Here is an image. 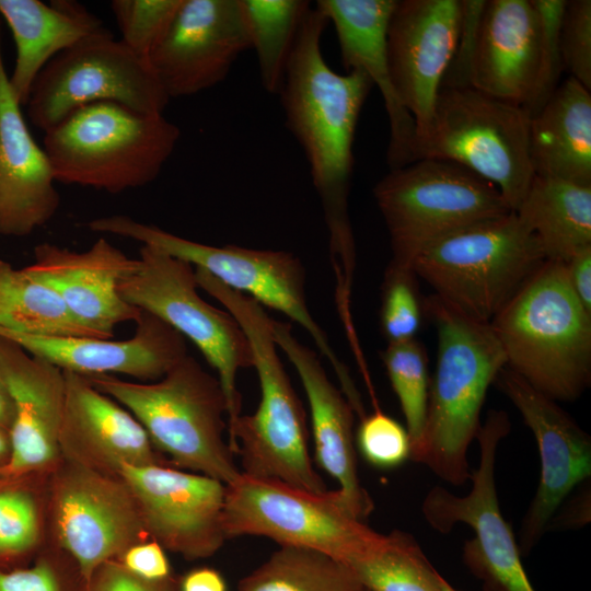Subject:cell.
I'll use <instances>...</instances> for the list:
<instances>
[{"label":"cell","instance_id":"1","mask_svg":"<svg viewBox=\"0 0 591 591\" xmlns=\"http://www.w3.org/2000/svg\"><path fill=\"white\" fill-rule=\"evenodd\" d=\"M315 7L306 13L279 95L286 127L301 147L321 200L337 289L351 288L356 263L349 218L354 139L373 84L359 69L345 73L325 60L322 37L328 25Z\"/></svg>","mask_w":591,"mask_h":591},{"label":"cell","instance_id":"2","mask_svg":"<svg viewBox=\"0 0 591 591\" xmlns=\"http://www.w3.org/2000/svg\"><path fill=\"white\" fill-rule=\"evenodd\" d=\"M195 275L198 288L221 303L243 329L259 382L256 410L228 424V442L241 459V472L309 491L327 490L312 464L305 413L278 354L271 317L257 301L205 269L195 268Z\"/></svg>","mask_w":591,"mask_h":591},{"label":"cell","instance_id":"3","mask_svg":"<svg viewBox=\"0 0 591 591\" xmlns=\"http://www.w3.org/2000/svg\"><path fill=\"white\" fill-rule=\"evenodd\" d=\"M424 312L436 327L438 351L422 441L410 459L460 486L471 478L467 450L482 426L487 390L506 358L489 323L460 313L434 294L424 300Z\"/></svg>","mask_w":591,"mask_h":591},{"label":"cell","instance_id":"4","mask_svg":"<svg viewBox=\"0 0 591 591\" xmlns=\"http://www.w3.org/2000/svg\"><path fill=\"white\" fill-rule=\"evenodd\" d=\"M506 367L554 401H575L591 379V313L565 263L545 260L489 323Z\"/></svg>","mask_w":591,"mask_h":591},{"label":"cell","instance_id":"5","mask_svg":"<svg viewBox=\"0 0 591 591\" xmlns=\"http://www.w3.org/2000/svg\"><path fill=\"white\" fill-rule=\"evenodd\" d=\"M128 409L158 452L176 466L228 485L241 474L224 439L227 399L217 375L188 354L161 379L130 382L112 374L86 376Z\"/></svg>","mask_w":591,"mask_h":591},{"label":"cell","instance_id":"6","mask_svg":"<svg viewBox=\"0 0 591 591\" xmlns=\"http://www.w3.org/2000/svg\"><path fill=\"white\" fill-rule=\"evenodd\" d=\"M181 138L163 114L103 101L81 106L45 131L56 182L117 194L153 182Z\"/></svg>","mask_w":591,"mask_h":591},{"label":"cell","instance_id":"7","mask_svg":"<svg viewBox=\"0 0 591 591\" xmlns=\"http://www.w3.org/2000/svg\"><path fill=\"white\" fill-rule=\"evenodd\" d=\"M91 231L113 234L159 248L202 268L229 288L260 305L276 310L301 326L318 352L331 363L340 390L357 414L363 412L358 390L308 306L305 269L292 253L237 245L212 246L195 242L126 215L100 217L85 224Z\"/></svg>","mask_w":591,"mask_h":591},{"label":"cell","instance_id":"8","mask_svg":"<svg viewBox=\"0 0 591 591\" xmlns=\"http://www.w3.org/2000/svg\"><path fill=\"white\" fill-rule=\"evenodd\" d=\"M545 260L536 235L510 212L445 235L412 268L444 303L490 323Z\"/></svg>","mask_w":591,"mask_h":591},{"label":"cell","instance_id":"9","mask_svg":"<svg viewBox=\"0 0 591 591\" xmlns=\"http://www.w3.org/2000/svg\"><path fill=\"white\" fill-rule=\"evenodd\" d=\"M529 112L471 86H442L428 130L416 139L420 159L459 164L493 184L515 212L534 178Z\"/></svg>","mask_w":591,"mask_h":591},{"label":"cell","instance_id":"10","mask_svg":"<svg viewBox=\"0 0 591 591\" xmlns=\"http://www.w3.org/2000/svg\"><path fill=\"white\" fill-rule=\"evenodd\" d=\"M373 197L390 236L389 265L404 269H413L416 257L445 235L513 212L493 184L434 159L390 170Z\"/></svg>","mask_w":591,"mask_h":591},{"label":"cell","instance_id":"11","mask_svg":"<svg viewBox=\"0 0 591 591\" xmlns=\"http://www.w3.org/2000/svg\"><path fill=\"white\" fill-rule=\"evenodd\" d=\"M227 538L265 536L280 546L314 549L348 564L382 538L356 518L338 490L314 493L241 474L225 485Z\"/></svg>","mask_w":591,"mask_h":591},{"label":"cell","instance_id":"12","mask_svg":"<svg viewBox=\"0 0 591 591\" xmlns=\"http://www.w3.org/2000/svg\"><path fill=\"white\" fill-rule=\"evenodd\" d=\"M197 289L192 264L148 245L140 247L136 266L118 285L125 302L162 320L200 350L217 372L230 424L241 415L236 378L252 367V351L236 320L209 304Z\"/></svg>","mask_w":591,"mask_h":591},{"label":"cell","instance_id":"13","mask_svg":"<svg viewBox=\"0 0 591 591\" xmlns=\"http://www.w3.org/2000/svg\"><path fill=\"white\" fill-rule=\"evenodd\" d=\"M103 101L143 114H163L170 101L149 61L105 27L55 56L35 79L25 106L31 123L45 132L77 108Z\"/></svg>","mask_w":591,"mask_h":591},{"label":"cell","instance_id":"14","mask_svg":"<svg viewBox=\"0 0 591 591\" xmlns=\"http://www.w3.org/2000/svg\"><path fill=\"white\" fill-rule=\"evenodd\" d=\"M510 427L505 412H489L476 437L479 463L471 474L470 493L457 496L437 486L421 505L424 518L440 533H449L457 523L473 529L475 536L464 544L463 560L483 581L485 591H534L511 526L500 511L495 485L496 452Z\"/></svg>","mask_w":591,"mask_h":591},{"label":"cell","instance_id":"15","mask_svg":"<svg viewBox=\"0 0 591 591\" xmlns=\"http://www.w3.org/2000/svg\"><path fill=\"white\" fill-rule=\"evenodd\" d=\"M65 461L53 484V520L59 544L84 583L101 564L118 559L148 534L120 476Z\"/></svg>","mask_w":591,"mask_h":591},{"label":"cell","instance_id":"16","mask_svg":"<svg viewBox=\"0 0 591 591\" xmlns=\"http://www.w3.org/2000/svg\"><path fill=\"white\" fill-rule=\"evenodd\" d=\"M120 478L130 489L147 534L187 559L213 555L225 542V484L164 464L125 465Z\"/></svg>","mask_w":591,"mask_h":591},{"label":"cell","instance_id":"17","mask_svg":"<svg viewBox=\"0 0 591 591\" xmlns=\"http://www.w3.org/2000/svg\"><path fill=\"white\" fill-rule=\"evenodd\" d=\"M462 0H396L386 28L395 92L414 118L416 139L429 128L437 96L454 57ZM415 146V144H414Z\"/></svg>","mask_w":591,"mask_h":591},{"label":"cell","instance_id":"18","mask_svg":"<svg viewBox=\"0 0 591 591\" xmlns=\"http://www.w3.org/2000/svg\"><path fill=\"white\" fill-rule=\"evenodd\" d=\"M520 412L538 447L541 477L520 531V553H529L567 496L591 475V438L556 403L507 367L495 379Z\"/></svg>","mask_w":591,"mask_h":591},{"label":"cell","instance_id":"19","mask_svg":"<svg viewBox=\"0 0 591 591\" xmlns=\"http://www.w3.org/2000/svg\"><path fill=\"white\" fill-rule=\"evenodd\" d=\"M247 49L237 0H183L148 61L171 100L216 86Z\"/></svg>","mask_w":591,"mask_h":591},{"label":"cell","instance_id":"20","mask_svg":"<svg viewBox=\"0 0 591 591\" xmlns=\"http://www.w3.org/2000/svg\"><path fill=\"white\" fill-rule=\"evenodd\" d=\"M135 266L136 258L100 237L83 252L48 242L38 244L34 262L23 269L54 290L81 325L113 338L115 326L136 322L141 314L118 292L120 280Z\"/></svg>","mask_w":591,"mask_h":591},{"label":"cell","instance_id":"21","mask_svg":"<svg viewBox=\"0 0 591 591\" xmlns=\"http://www.w3.org/2000/svg\"><path fill=\"white\" fill-rule=\"evenodd\" d=\"M0 378L13 408L11 455L3 475L21 476L55 465L61 456L63 371L0 336Z\"/></svg>","mask_w":591,"mask_h":591},{"label":"cell","instance_id":"22","mask_svg":"<svg viewBox=\"0 0 591 591\" xmlns=\"http://www.w3.org/2000/svg\"><path fill=\"white\" fill-rule=\"evenodd\" d=\"M135 323L134 335L124 340L31 335L2 328L0 336L62 371L84 376L120 373L141 382L157 381L187 355L185 338L146 311Z\"/></svg>","mask_w":591,"mask_h":591},{"label":"cell","instance_id":"23","mask_svg":"<svg viewBox=\"0 0 591 591\" xmlns=\"http://www.w3.org/2000/svg\"><path fill=\"white\" fill-rule=\"evenodd\" d=\"M60 453L95 471L119 476L123 466L166 465L136 417L86 376L63 371Z\"/></svg>","mask_w":591,"mask_h":591},{"label":"cell","instance_id":"24","mask_svg":"<svg viewBox=\"0 0 591 591\" xmlns=\"http://www.w3.org/2000/svg\"><path fill=\"white\" fill-rule=\"evenodd\" d=\"M278 349L292 363L305 392L311 414L318 465L339 485L337 489L350 512L363 520L373 501L360 483L354 443V408L331 380L317 354L293 334L290 323L271 318Z\"/></svg>","mask_w":591,"mask_h":591},{"label":"cell","instance_id":"25","mask_svg":"<svg viewBox=\"0 0 591 591\" xmlns=\"http://www.w3.org/2000/svg\"><path fill=\"white\" fill-rule=\"evenodd\" d=\"M5 69L0 21V235L32 234L56 215L51 163L33 138Z\"/></svg>","mask_w":591,"mask_h":591},{"label":"cell","instance_id":"26","mask_svg":"<svg viewBox=\"0 0 591 591\" xmlns=\"http://www.w3.org/2000/svg\"><path fill=\"white\" fill-rule=\"evenodd\" d=\"M541 23L532 0H485L468 86L525 107L540 66Z\"/></svg>","mask_w":591,"mask_h":591},{"label":"cell","instance_id":"27","mask_svg":"<svg viewBox=\"0 0 591 591\" xmlns=\"http://www.w3.org/2000/svg\"><path fill=\"white\" fill-rule=\"evenodd\" d=\"M396 0H318L315 8L332 23L346 71L362 70L376 85L390 124V170L413 162L416 125L392 83L386 28Z\"/></svg>","mask_w":591,"mask_h":591},{"label":"cell","instance_id":"28","mask_svg":"<svg viewBox=\"0 0 591 591\" xmlns=\"http://www.w3.org/2000/svg\"><path fill=\"white\" fill-rule=\"evenodd\" d=\"M0 16L16 48L9 79L21 105H26L35 79L55 56L104 27L96 15L72 0H0Z\"/></svg>","mask_w":591,"mask_h":591},{"label":"cell","instance_id":"29","mask_svg":"<svg viewBox=\"0 0 591 591\" xmlns=\"http://www.w3.org/2000/svg\"><path fill=\"white\" fill-rule=\"evenodd\" d=\"M530 157L534 176L591 186V91L572 77L531 117Z\"/></svg>","mask_w":591,"mask_h":591},{"label":"cell","instance_id":"30","mask_svg":"<svg viewBox=\"0 0 591 591\" xmlns=\"http://www.w3.org/2000/svg\"><path fill=\"white\" fill-rule=\"evenodd\" d=\"M547 260L568 263L591 246V186L534 176L514 212Z\"/></svg>","mask_w":591,"mask_h":591},{"label":"cell","instance_id":"31","mask_svg":"<svg viewBox=\"0 0 591 591\" xmlns=\"http://www.w3.org/2000/svg\"><path fill=\"white\" fill-rule=\"evenodd\" d=\"M0 328L31 335L106 338L81 325L54 290L3 259Z\"/></svg>","mask_w":591,"mask_h":591},{"label":"cell","instance_id":"32","mask_svg":"<svg viewBox=\"0 0 591 591\" xmlns=\"http://www.w3.org/2000/svg\"><path fill=\"white\" fill-rule=\"evenodd\" d=\"M250 48L257 59L260 84L279 94L302 22L312 8L306 0H237Z\"/></svg>","mask_w":591,"mask_h":591},{"label":"cell","instance_id":"33","mask_svg":"<svg viewBox=\"0 0 591 591\" xmlns=\"http://www.w3.org/2000/svg\"><path fill=\"white\" fill-rule=\"evenodd\" d=\"M350 568L324 553L291 546L244 577L239 591H364Z\"/></svg>","mask_w":591,"mask_h":591},{"label":"cell","instance_id":"34","mask_svg":"<svg viewBox=\"0 0 591 591\" xmlns=\"http://www.w3.org/2000/svg\"><path fill=\"white\" fill-rule=\"evenodd\" d=\"M345 565L368 591H442V577L406 532L383 534L376 545Z\"/></svg>","mask_w":591,"mask_h":591},{"label":"cell","instance_id":"35","mask_svg":"<svg viewBox=\"0 0 591 591\" xmlns=\"http://www.w3.org/2000/svg\"><path fill=\"white\" fill-rule=\"evenodd\" d=\"M381 359L405 418L412 456L420 447L427 419L429 398L427 355L424 346L415 338L387 344L381 352Z\"/></svg>","mask_w":591,"mask_h":591},{"label":"cell","instance_id":"36","mask_svg":"<svg viewBox=\"0 0 591 591\" xmlns=\"http://www.w3.org/2000/svg\"><path fill=\"white\" fill-rule=\"evenodd\" d=\"M183 0H113L120 40L147 59L172 24Z\"/></svg>","mask_w":591,"mask_h":591},{"label":"cell","instance_id":"37","mask_svg":"<svg viewBox=\"0 0 591 591\" xmlns=\"http://www.w3.org/2000/svg\"><path fill=\"white\" fill-rule=\"evenodd\" d=\"M424 313L414 270L387 265L380 310L381 329L387 344L415 339Z\"/></svg>","mask_w":591,"mask_h":591},{"label":"cell","instance_id":"38","mask_svg":"<svg viewBox=\"0 0 591 591\" xmlns=\"http://www.w3.org/2000/svg\"><path fill=\"white\" fill-rule=\"evenodd\" d=\"M40 531L38 506L22 487H0V557L22 555L37 544Z\"/></svg>","mask_w":591,"mask_h":591},{"label":"cell","instance_id":"39","mask_svg":"<svg viewBox=\"0 0 591 591\" xmlns=\"http://www.w3.org/2000/svg\"><path fill=\"white\" fill-rule=\"evenodd\" d=\"M541 23L540 66L535 89L524 107L531 117L547 102L560 83L564 63L560 50V25L566 0H532Z\"/></svg>","mask_w":591,"mask_h":591},{"label":"cell","instance_id":"40","mask_svg":"<svg viewBox=\"0 0 591 591\" xmlns=\"http://www.w3.org/2000/svg\"><path fill=\"white\" fill-rule=\"evenodd\" d=\"M357 444L363 459L379 468H394L410 456L406 428L379 407L360 418Z\"/></svg>","mask_w":591,"mask_h":591},{"label":"cell","instance_id":"41","mask_svg":"<svg viewBox=\"0 0 591 591\" xmlns=\"http://www.w3.org/2000/svg\"><path fill=\"white\" fill-rule=\"evenodd\" d=\"M559 39L564 70L591 91L590 0H566Z\"/></svg>","mask_w":591,"mask_h":591},{"label":"cell","instance_id":"42","mask_svg":"<svg viewBox=\"0 0 591 591\" xmlns=\"http://www.w3.org/2000/svg\"><path fill=\"white\" fill-rule=\"evenodd\" d=\"M0 591H83L51 560L11 571L0 570Z\"/></svg>","mask_w":591,"mask_h":591},{"label":"cell","instance_id":"43","mask_svg":"<svg viewBox=\"0 0 591 591\" xmlns=\"http://www.w3.org/2000/svg\"><path fill=\"white\" fill-rule=\"evenodd\" d=\"M83 591H179L172 577L142 579L127 570L118 559L101 564L83 583Z\"/></svg>","mask_w":591,"mask_h":591},{"label":"cell","instance_id":"44","mask_svg":"<svg viewBox=\"0 0 591 591\" xmlns=\"http://www.w3.org/2000/svg\"><path fill=\"white\" fill-rule=\"evenodd\" d=\"M134 575L147 580H163L170 577L171 568L164 548L155 541L140 542L118 558Z\"/></svg>","mask_w":591,"mask_h":591},{"label":"cell","instance_id":"45","mask_svg":"<svg viewBox=\"0 0 591 591\" xmlns=\"http://www.w3.org/2000/svg\"><path fill=\"white\" fill-rule=\"evenodd\" d=\"M565 265L571 289L591 313V246L579 252Z\"/></svg>","mask_w":591,"mask_h":591},{"label":"cell","instance_id":"46","mask_svg":"<svg viewBox=\"0 0 591 591\" xmlns=\"http://www.w3.org/2000/svg\"><path fill=\"white\" fill-rule=\"evenodd\" d=\"M590 483V482H588ZM578 496L573 497L566 507L563 508L559 515H554L546 531L552 528L555 530L580 528L590 520V487L587 484Z\"/></svg>","mask_w":591,"mask_h":591},{"label":"cell","instance_id":"47","mask_svg":"<svg viewBox=\"0 0 591 591\" xmlns=\"http://www.w3.org/2000/svg\"><path fill=\"white\" fill-rule=\"evenodd\" d=\"M179 591H227L223 577L215 569L199 568L183 577Z\"/></svg>","mask_w":591,"mask_h":591},{"label":"cell","instance_id":"48","mask_svg":"<svg viewBox=\"0 0 591 591\" xmlns=\"http://www.w3.org/2000/svg\"><path fill=\"white\" fill-rule=\"evenodd\" d=\"M12 403L5 390V386L0 378V427L9 431L12 425Z\"/></svg>","mask_w":591,"mask_h":591},{"label":"cell","instance_id":"49","mask_svg":"<svg viewBox=\"0 0 591 591\" xmlns=\"http://www.w3.org/2000/svg\"><path fill=\"white\" fill-rule=\"evenodd\" d=\"M11 455V443L9 431L0 427V475H3V472L9 463Z\"/></svg>","mask_w":591,"mask_h":591},{"label":"cell","instance_id":"50","mask_svg":"<svg viewBox=\"0 0 591 591\" xmlns=\"http://www.w3.org/2000/svg\"><path fill=\"white\" fill-rule=\"evenodd\" d=\"M441 589L442 591H459L454 589L443 577L441 578Z\"/></svg>","mask_w":591,"mask_h":591},{"label":"cell","instance_id":"51","mask_svg":"<svg viewBox=\"0 0 591 591\" xmlns=\"http://www.w3.org/2000/svg\"><path fill=\"white\" fill-rule=\"evenodd\" d=\"M364 591H368V590H364Z\"/></svg>","mask_w":591,"mask_h":591}]
</instances>
